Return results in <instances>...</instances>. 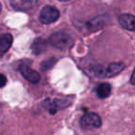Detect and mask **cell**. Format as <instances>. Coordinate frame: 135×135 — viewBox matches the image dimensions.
Segmentation results:
<instances>
[{
	"label": "cell",
	"instance_id": "5b68a950",
	"mask_svg": "<svg viewBox=\"0 0 135 135\" xmlns=\"http://www.w3.org/2000/svg\"><path fill=\"white\" fill-rule=\"evenodd\" d=\"M20 72L21 75L30 83H37L40 81V74L37 71L32 70L28 65L26 64H22L20 66Z\"/></svg>",
	"mask_w": 135,
	"mask_h": 135
},
{
	"label": "cell",
	"instance_id": "8992f818",
	"mask_svg": "<svg viewBox=\"0 0 135 135\" xmlns=\"http://www.w3.org/2000/svg\"><path fill=\"white\" fill-rule=\"evenodd\" d=\"M119 23L124 29L131 32H135V16L131 14H121L119 16Z\"/></svg>",
	"mask_w": 135,
	"mask_h": 135
},
{
	"label": "cell",
	"instance_id": "ba28073f",
	"mask_svg": "<svg viewBox=\"0 0 135 135\" xmlns=\"http://www.w3.org/2000/svg\"><path fill=\"white\" fill-rule=\"evenodd\" d=\"M13 42L12 35L9 33H0V56L6 54Z\"/></svg>",
	"mask_w": 135,
	"mask_h": 135
},
{
	"label": "cell",
	"instance_id": "9a60e30c",
	"mask_svg": "<svg viewBox=\"0 0 135 135\" xmlns=\"http://www.w3.org/2000/svg\"><path fill=\"white\" fill-rule=\"evenodd\" d=\"M58 1H62V2H66V1H70V0H58Z\"/></svg>",
	"mask_w": 135,
	"mask_h": 135
},
{
	"label": "cell",
	"instance_id": "9c48e42d",
	"mask_svg": "<svg viewBox=\"0 0 135 135\" xmlns=\"http://www.w3.org/2000/svg\"><path fill=\"white\" fill-rule=\"evenodd\" d=\"M125 68V65L122 62H116V63H111L108 67L105 70V77L110 78L118 75V73L122 71Z\"/></svg>",
	"mask_w": 135,
	"mask_h": 135
},
{
	"label": "cell",
	"instance_id": "6da1fadb",
	"mask_svg": "<svg viewBox=\"0 0 135 135\" xmlns=\"http://www.w3.org/2000/svg\"><path fill=\"white\" fill-rule=\"evenodd\" d=\"M49 43L59 50H68L73 45L74 41L70 34L63 32H57L49 37Z\"/></svg>",
	"mask_w": 135,
	"mask_h": 135
},
{
	"label": "cell",
	"instance_id": "52a82bcc",
	"mask_svg": "<svg viewBox=\"0 0 135 135\" xmlns=\"http://www.w3.org/2000/svg\"><path fill=\"white\" fill-rule=\"evenodd\" d=\"M46 103H47V105H46L47 110L52 115L56 113V111H57L58 109L65 108V107H67L68 105H70L69 101H67V100H62V99H54V100H52V101L47 100Z\"/></svg>",
	"mask_w": 135,
	"mask_h": 135
},
{
	"label": "cell",
	"instance_id": "2e32d148",
	"mask_svg": "<svg viewBox=\"0 0 135 135\" xmlns=\"http://www.w3.org/2000/svg\"><path fill=\"white\" fill-rule=\"evenodd\" d=\"M0 12H1V4H0Z\"/></svg>",
	"mask_w": 135,
	"mask_h": 135
},
{
	"label": "cell",
	"instance_id": "30bf717a",
	"mask_svg": "<svg viewBox=\"0 0 135 135\" xmlns=\"http://www.w3.org/2000/svg\"><path fill=\"white\" fill-rule=\"evenodd\" d=\"M46 49V42L42 38H37L32 45V50L35 55L43 53Z\"/></svg>",
	"mask_w": 135,
	"mask_h": 135
},
{
	"label": "cell",
	"instance_id": "7c38bea8",
	"mask_svg": "<svg viewBox=\"0 0 135 135\" xmlns=\"http://www.w3.org/2000/svg\"><path fill=\"white\" fill-rule=\"evenodd\" d=\"M56 63V59L55 58H50V59H47L45 61H44L43 63L41 64V68L43 70H49L51 68L54 66V64Z\"/></svg>",
	"mask_w": 135,
	"mask_h": 135
},
{
	"label": "cell",
	"instance_id": "277c9868",
	"mask_svg": "<svg viewBox=\"0 0 135 135\" xmlns=\"http://www.w3.org/2000/svg\"><path fill=\"white\" fill-rule=\"evenodd\" d=\"M38 0H10L12 8L19 11H28L37 5Z\"/></svg>",
	"mask_w": 135,
	"mask_h": 135
},
{
	"label": "cell",
	"instance_id": "5bb4252c",
	"mask_svg": "<svg viewBox=\"0 0 135 135\" xmlns=\"http://www.w3.org/2000/svg\"><path fill=\"white\" fill-rule=\"evenodd\" d=\"M129 83H131L132 85H135V69H134V70H133L132 74H131V80H129Z\"/></svg>",
	"mask_w": 135,
	"mask_h": 135
},
{
	"label": "cell",
	"instance_id": "4fadbf2b",
	"mask_svg": "<svg viewBox=\"0 0 135 135\" xmlns=\"http://www.w3.org/2000/svg\"><path fill=\"white\" fill-rule=\"evenodd\" d=\"M6 83H7V78H6V76L0 73V88L4 87L5 85H6Z\"/></svg>",
	"mask_w": 135,
	"mask_h": 135
},
{
	"label": "cell",
	"instance_id": "3957f363",
	"mask_svg": "<svg viewBox=\"0 0 135 135\" xmlns=\"http://www.w3.org/2000/svg\"><path fill=\"white\" fill-rule=\"evenodd\" d=\"M81 126L84 129H98L102 126V119L96 113H85L81 118Z\"/></svg>",
	"mask_w": 135,
	"mask_h": 135
},
{
	"label": "cell",
	"instance_id": "7a4b0ae2",
	"mask_svg": "<svg viewBox=\"0 0 135 135\" xmlns=\"http://www.w3.org/2000/svg\"><path fill=\"white\" fill-rule=\"evenodd\" d=\"M60 16V13L58 9L52 6H45L42 8L40 12L39 21L43 24H50L58 20Z\"/></svg>",
	"mask_w": 135,
	"mask_h": 135
},
{
	"label": "cell",
	"instance_id": "8fae6325",
	"mask_svg": "<svg viewBox=\"0 0 135 135\" xmlns=\"http://www.w3.org/2000/svg\"><path fill=\"white\" fill-rule=\"evenodd\" d=\"M96 92H97L98 97L101 98V99L108 97L111 94V85L107 83H101V84L97 87Z\"/></svg>",
	"mask_w": 135,
	"mask_h": 135
}]
</instances>
